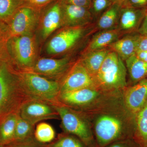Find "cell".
I'll use <instances>...</instances> for the list:
<instances>
[{
	"mask_svg": "<svg viewBox=\"0 0 147 147\" xmlns=\"http://www.w3.org/2000/svg\"><path fill=\"white\" fill-rule=\"evenodd\" d=\"M22 88L32 100H40L53 105L59 103L60 84L30 70L16 72Z\"/></svg>",
	"mask_w": 147,
	"mask_h": 147,
	"instance_id": "cell-1",
	"label": "cell"
},
{
	"mask_svg": "<svg viewBox=\"0 0 147 147\" xmlns=\"http://www.w3.org/2000/svg\"><path fill=\"white\" fill-rule=\"evenodd\" d=\"M123 61L117 53L111 50L93 77L95 83L108 89L126 86L127 70Z\"/></svg>",
	"mask_w": 147,
	"mask_h": 147,
	"instance_id": "cell-2",
	"label": "cell"
},
{
	"mask_svg": "<svg viewBox=\"0 0 147 147\" xmlns=\"http://www.w3.org/2000/svg\"><path fill=\"white\" fill-rule=\"evenodd\" d=\"M7 47L11 57L21 69L32 68L37 59V47L33 34L11 37L7 38Z\"/></svg>",
	"mask_w": 147,
	"mask_h": 147,
	"instance_id": "cell-3",
	"label": "cell"
},
{
	"mask_svg": "<svg viewBox=\"0 0 147 147\" xmlns=\"http://www.w3.org/2000/svg\"><path fill=\"white\" fill-rule=\"evenodd\" d=\"M86 32L85 27H63L47 42L46 52L57 55L68 52L82 40Z\"/></svg>",
	"mask_w": 147,
	"mask_h": 147,
	"instance_id": "cell-4",
	"label": "cell"
},
{
	"mask_svg": "<svg viewBox=\"0 0 147 147\" xmlns=\"http://www.w3.org/2000/svg\"><path fill=\"white\" fill-rule=\"evenodd\" d=\"M40 12L24 5L17 10L8 24V38L33 34L39 24Z\"/></svg>",
	"mask_w": 147,
	"mask_h": 147,
	"instance_id": "cell-5",
	"label": "cell"
},
{
	"mask_svg": "<svg viewBox=\"0 0 147 147\" xmlns=\"http://www.w3.org/2000/svg\"><path fill=\"white\" fill-rule=\"evenodd\" d=\"M52 106L60 117L63 127L67 132L76 135L86 145L92 143L93 137L91 132L82 118L60 103Z\"/></svg>",
	"mask_w": 147,
	"mask_h": 147,
	"instance_id": "cell-6",
	"label": "cell"
},
{
	"mask_svg": "<svg viewBox=\"0 0 147 147\" xmlns=\"http://www.w3.org/2000/svg\"><path fill=\"white\" fill-rule=\"evenodd\" d=\"M94 131L98 144L100 146H105L122 137L123 126L116 117L103 115L96 120Z\"/></svg>",
	"mask_w": 147,
	"mask_h": 147,
	"instance_id": "cell-7",
	"label": "cell"
},
{
	"mask_svg": "<svg viewBox=\"0 0 147 147\" xmlns=\"http://www.w3.org/2000/svg\"><path fill=\"white\" fill-rule=\"evenodd\" d=\"M94 84L93 77L79 60L71 67L60 84V93L92 87Z\"/></svg>",
	"mask_w": 147,
	"mask_h": 147,
	"instance_id": "cell-8",
	"label": "cell"
},
{
	"mask_svg": "<svg viewBox=\"0 0 147 147\" xmlns=\"http://www.w3.org/2000/svg\"><path fill=\"white\" fill-rule=\"evenodd\" d=\"M18 115L33 125L40 121L55 119L59 116L52 105L36 100H29L24 103Z\"/></svg>",
	"mask_w": 147,
	"mask_h": 147,
	"instance_id": "cell-9",
	"label": "cell"
},
{
	"mask_svg": "<svg viewBox=\"0 0 147 147\" xmlns=\"http://www.w3.org/2000/svg\"><path fill=\"white\" fill-rule=\"evenodd\" d=\"M39 24L40 33L43 40L47 39L53 32L62 27L59 0L54 1L41 11Z\"/></svg>",
	"mask_w": 147,
	"mask_h": 147,
	"instance_id": "cell-10",
	"label": "cell"
},
{
	"mask_svg": "<svg viewBox=\"0 0 147 147\" xmlns=\"http://www.w3.org/2000/svg\"><path fill=\"white\" fill-rule=\"evenodd\" d=\"M69 64V59L65 57L59 59L41 58L37 59L30 70L50 79H58L67 70Z\"/></svg>",
	"mask_w": 147,
	"mask_h": 147,
	"instance_id": "cell-11",
	"label": "cell"
},
{
	"mask_svg": "<svg viewBox=\"0 0 147 147\" xmlns=\"http://www.w3.org/2000/svg\"><path fill=\"white\" fill-rule=\"evenodd\" d=\"M147 13V8L122 7L117 29L122 34L137 32Z\"/></svg>",
	"mask_w": 147,
	"mask_h": 147,
	"instance_id": "cell-12",
	"label": "cell"
},
{
	"mask_svg": "<svg viewBox=\"0 0 147 147\" xmlns=\"http://www.w3.org/2000/svg\"><path fill=\"white\" fill-rule=\"evenodd\" d=\"M61 3L62 27H85L94 19L89 9Z\"/></svg>",
	"mask_w": 147,
	"mask_h": 147,
	"instance_id": "cell-13",
	"label": "cell"
},
{
	"mask_svg": "<svg viewBox=\"0 0 147 147\" xmlns=\"http://www.w3.org/2000/svg\"><path fill=\"white\" fill-rule=\"evenodd\" d=\"M125 101L129 111L136 117L147 101V77L127 89Z\"/></svg>",
	"mask_w": 147,
	"mask_h": 147,
	"instance_id": "cell-14",
	"label": "cell"
},
{
	"mask_svg": "<svg viewBox=\"0 0 147 147\" xmlns=\"http://www.w3.org/2000/svg\"><path fill=\"white\" fill-rule=\"evenodd\" d=\"M98 95V93L92 87L85 88L61 93L59 100L65 103L74 106H82L90 103Z\"/></svg>",
	"mask_w": 147,
	"mask_h": 147,
	"instance_id": "cell-15",
	"label": "cell"
},
{
	"mask_svg": "<svg viewBox=\"0 0 147 147\" xmlns=\"http://www.w3.org/2000/svg\"><path fill=\"white\" fill-rule=\"evenodd\" d=\"M140 34H131L119 38L109 46L112 51L117 53L123 60L135 55L137 50V45Z\"/></svg>",
	"mask_w": 147,
	"mask_h": 147,
	"instance_id": "cell-16",
	"label": "cell"
},
{
	"mask_svg": "<svg viewBox=\"0 0 147 147\" xmlns=\"http://www.w3.org/2000/svg\"><path fill=\"white\" fill-rule=\"evenodd\" d=\"M122 35L117 28L100 31L92 38L84 53L107 48Z\"/></svg>",
	"mask_w": 147,
	"mask_h": 147,
	"instance_id": "cell-17",
	"label": "cell"
},
{
	"mask_svg": "<svg viewBox=\"0 0 147 147\" xmlns=\"http://www.w3.org/2000/svg\"><path fill=\"white\" fill-rule=\"evenodd\" d=\"M111 51L110 48H105L84 53L80 61L94 77L100 69L108 53Z\"/></svg>",
	"mask_w": 147,
	"mask_h": 147,
	"instance_id": "cell-18",
	"label": "cell"
},
{
	"mask_svg": "<svg viewBox=\"0 0 147 147\" xmlns=\"http://www.w3.org/2000/svg\"><path fill=\"white\" fill-rule=\"evenodd\" d=\"M121 7V5L117 3L110 6L98 18V29L103 31L117 28Z\"/></svg>",
	"mask_w": 147,
	"mask_h": 147,
	"instance_id": "cell-19",
	"label": "cell"
},
{
	"mask_svg": "<svg viewBox=\"0 0 147 147\" xmlns=\"http://www.w3.org/2000/svg\"><path fill=\"white\" fill-rule=\"evenodd\" d=\"M125 61L127 70L132 82L137 83L147 77V62L139 59L135 54Z\"/></svg>",
	"mask_w": 147,
	"mask_h": 147,
	"instance_id": "cell-20",
	"label": "cell"
},
{
	"mask_svg": "<svg viewBox=\"0 0 147 147\" xmlns=\"http://www.w3.org/2000/svg\"><path fill=\"white\" fill-rule=\"evenodd\" d=\"M136 141L142 147L147 146V101L136 116Z\"/></svg>",
	"mask_w": 147,
	"mask_h": 147,
	"instance_id": "cell-21",
	"label": "cell"
},
{
	"mask_svg": "<svg viewBox=\"0 0 147 147\" xmlns=\"http://www.w3.org/2000/svg\"><path fill=\"white\" fill-rule=\"evenodd\" d=\"M18 113H13L3 120L0 125V141L5 143L14 139Z\"/></svg>",
	"mask_w": 147,
	"mask_h": 147,
	"instance_id": "cell-22",
	"label": "cell"
},
{
	"mask_svg": "<svg viewBox=\"0 0 147 147\" xmlns=\"http://www.w3.org/2000/svg\"><path fill=\"white\" fill-rule=\"evenodd\" d=\"M23 6L22 0H0V22L8 24L17 10Z\"/></svg>",
	"mask_w": 147,
	"mask_h": 147,
	"instance_id": "cell-23",
	"label": "cell"
},
{
	"mask_svg": "<svg viewBox=\"0 0 147 147\" xmlns=\"http://www.w3.org/2000/svg\"><path fill=\"white\" fill-rule=\"evenodd\" d=\"M37 141L42 143H48L55 139V132L53 127L49 124L42 122L37 125L35 131Z\"/></svg>",
	"mask_w": 147,
	"mask_h": 147,
	"instance_id": "cell-24",
	"label": "cell"
},
{
	"mask_svg": "<svg viewBox=\"0 0 147 147\" xmlns=\"http://www.w3.org/2000/svg\"><path fill=\"white\" fill-rule=\"evenodd\" d=\"M33 125L28 121L22 118L18 115L15 129L14 139L23 140L26 139L31 134Z\"/></svg>",
	"mask_w": 147,
	"mask_h": 147,
	"instance_id": "cell-25",
	"label": "cell"
},
{
	"mask_svg": "<svg viewBox=\"0 0 147 147\" xmlns=\"http://www.w3.org/2000/svg\"><path fill=\"white\" fill-rule=\"evenodd\" d=\"M111 0H91L89 10L94 19H98L113 4Z\"/></svg>",
	"mask_w": 147,
	"mask_h": 147,
	"instance_id": "cell-26",
	"label": "cell"
},
{
	"mask_svg": "<svg viewBox=\"0 0 147 147\" xmlns=\"http://www.w3.org/2000/svg\"><path fill=\"white\" fill-rule=\"evenodd\" d=\"M52 147H85L79 139L71 136H65L59 139Z\"/></svg>",
	"mask_w": 147,
	"mask_h": 147,
	"instance_id": "cell-27",
	"label": "cell"
},
{
	"mask_svg": "<svg viewBox=\"0 0 147 147\" xmlns=\"http://www.w3.org/2000/svg\"><path fill=\"white\" fill-rule=\"evenodd\" d=\"M56 0H22L24 5L30 7L40 11Z\"/></svg>",
	"mask_w": 147,
	"mask_h": 147,
	"instance_id": "cell-28",
	"label": "cell"
},
{
	"mask_svg": "<svg viewBox=\"0 0 147 147\" xmlns=\"http://www.w3.org/2000/svg\"><path fill=\"white\" fill-rule=\"evenodd\" d=\"M122 7L147 8V0H125Z\"/></svg>",
	"mask_w": 147,
	"mask_h": 147,
	"instance_id": "cell-29",
	"label": "cell"
},
{
	"mask_svg": "<svg viewBox=\"0 0 147 147\" xmlns=\"http://www.w3.org/2000/svg\"><path fill=\"white\" fill-rule=\"evenodd\" d=\"M61 3L89 9L91 0H59Z\"/></svg>",
	"mask_w": 147,
	"mask_h": 147,
	"instance_id": "cell-30",
	"label": "cell"
},
{
	"mask_svg": "<svg viewBox=\"0 0 147 147\" xmlns=\"http://www.w3.org/2000/svg\"><path fill=\"white\" fill-rule=\"evenodd\" d=\"M107 147H142L136 141L127 140L111 143Z\"/></svg>",
	"mask_w": 147,
	"mask_h": 147,
	"instance_id": "cell-31",
	"label": "cell"
},
{
	"mask_svg": "<svg viewBox=\"0 0 147 147\" xmlns=\"http://www.w3.org/2000/svg\"><path fill=\"white\" fill-rule=\"evenodd\" d=\"M137 51H147V36L140 35L137 45Z\"/></svg>",
	"mask_w": 147,
	"mask_h": 147,
	"instance_id": "cell-32",
	"label": "cell"
},
{
	"mask_svg": "<svg viewBox=\"0 0 147 147\" xmlns=\"http://www.w3.org/2000/svg\"><path fill=\"white\" fill-rule=\"evenodd\" d=\"M137 32L141 35L147 36V13L142 21Z\"/></svg>",
	"mask_w": 147,
	"mask_h": 147,
	"instance_id": "cell-33",
	"label": "cell"
},
{
	"mask_svg": "<svg viewBox=\"0 0 147 147\" xmlns=\"http://www.w3.org/2000/svg\"><path fill=\"white\" fill-rule=\"evenodd\" d=\"M135 55L139 59L147 62V51H137Z\"/></svg>",
	"mask_w": 147,
	"mask_h": 147,
	"instance_id": "cell-34",
	"label": "cell"
},
{
	"mask_svg": "<svg viewBox=\"0 0 147 147\" xmlns=\"http://www.w3.org/2000/svg\"><path fill=\"white\" fill-rule=\"evenodd\" d=\"M5 37V36H4L2 30L0 27V57L1 55L3 49Z\"/></svg>",
	"mask_w": 147,
	"mask_h": 147,
	"instance_id": "cell-35",
	"label": "cell"
},
{
	"mask_svg": "<svg viewBox=\"0 0 147 147\" xmlns=\"http://www.w3.org/2000/svg\"><path fill=\"white\" fill-rule=\"evenodd\" d=\"M112 2L113 3H117L120 4L122 5L123 3L124 2L125 0H111Z\"/></svg>",
	"mask_w": 147,
	"mask_h": 147,
	"instance_id": "cell-36",
	"label": "cell"
},
{
	"mask_svg": "<svg viewBox=\"0 0 147 147\" xmlns=\"http://www.w3.org/2000/svg\"><path fill=\"white\" fill-rule=\"evenodd\" d=\"M15 147H36L33 145H30L29 144H24L20 145V146H17Z\"/></svg>",
	"mask_w": 147,
	"mask_h": 147,
	"instance_id": "cell-37",
	"label": "cell"
},
{
	"mask_svg": "<svg viewBox=\"0 0 147 147\" xmlns=\"http://www.w3.org/2000/svg\"><path fill=\"white\" fill-rule=\"evenodd\" d=\"M146 147H147V146Z\"/></svg>",
	"mask_w": 147,
	"mask_h": 147,
	"instance_id": "cell-38",
	"label": "cell"
}]
</instances>
